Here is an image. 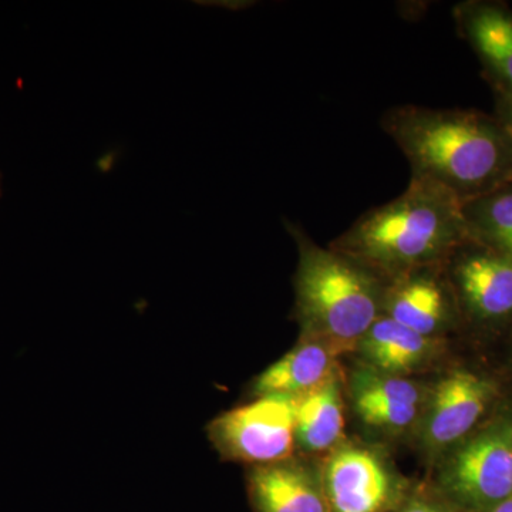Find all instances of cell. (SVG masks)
<instances>
[{
	"mask_svg": "<svg viewBox=\"0 0 512 512\" xmlns=\"http://www.w3.org/2000/svg\"><path fill=\"white\" fill-rule=\"evenodd\" d=\"M412 167V178L450 192L460 204L512 181V147L497 117L477 110L397 106L380 120Z\"/></svg>",
	"mask_w": 512,
	"mask_h": 512,
	"instance_id": "cell-1",
	"label": "cell"
},
{
	"mask_svg": "<svg viewBox=\"0 0 512 512\" xmlns=\"http://www.w3.org/2000/svg\"><path fill=\"white\" fill-rule=\"evenodd\" d=\"M466 239L460 202L439 185L412 178L400 197L357 218L330 248L386 284L414 269L444 264Z\"/></svg>",
	"mask_w": 512,
	"mask_h": 512,
	"instance_id": "cell-2",
	"label": "cell"
},
{
	"mask_svg": "<svg viewBox=\"0 0 512 512\" xmlns=\"http://www.w3.org/2000/svg\"><path fill=\"white\" fill-rule=\"evenodd\" d=\"M298 242L296 311L309 338L336 349L357 348L383 315L384 282L335 249L320 248L291 222Z\"/></svg>",
	"mask_w": 512,
	"mask_h": 512,
	"instance_id": "cell-3",
	"label": "cell"
},
{
	"mask_svg": "<svg viewBox=\"0 0 512 512\" xmlns=\"http://www.w3.org/2000/svg\"><path fill=\"white\" fill-rule=\"evenodd\" d=\"M298 397L259 396L215 420L212 433L228 456L248 463H281L291 456L296 440Z\"/></svg>",
	"mask_w": 512,
	"mask_h": 512,
	"instance_id": "cell-4",
	"label": "cell"
},
{
	"mask_svg": "<svg viewBox=\"0 0 512 512\" xmlns=\"http://www.w3.org/2000/svg\"><path fill=\"white\" fill-rule=\"evenodd\" d=\"M447 490L473 507H495L512 497V426L466 444L444 476Z\"/></svg>",
	"mask_w": 512,
	"mask_h": 512,
	"instance_id": "cell-5",
	"label": "cell"
},
{
	"mask_svg": "<svg viewBox=\"0 0 512 512\" xmlns=\"http://www.w3.org/2000/svg\"><path fill=\"white\" fill-rule=\"evenodd\" d=\"M446 262L450 281L468 312L483 320L512 315V259L468 238Z\"/></svg>",
	"mask_w": 512,
	"mask_h": 512,
	"instance_id": "cell-6",
	"label": "cell"
},
{
	"mask_svg": "<svg viewBox=\"0 0 512 512\" xmlns=\"http://www.w3.org/2000/svg\"><path fill=\"white\" fill-rule=\"evenodd\" d=\"M453 18L480 60L497 101L512 106V9L500 2L468 0L454 6Z\"/></svg>",
	"mask_w": 512,
	"mask_h": 512,
	"instance_id": "cell-7",
	"label": "cell"
},
{
	"mask_svg": "<svg viewBox=\"0 0 512 512\" xmlns=\"http://www.w3.org/2000/svg\"><path fill=\"white\" fill-rule=\"evenodd\" d=\"M323 490L330 512H384L394 485L383 461L362 447H343L329 458Z\"/></svg>",
	"mask_w": 512,
	"mask_h": 512,
	"instance_id": "cell-8",
	"label": "cell"
},
{
	"mask_svg": "<svg viewBox=\"0 0 512 512\" xmlns=\"http://www.w3.org/2000/svg\"><path fill=\"white\" fill-rule=\"evenodd\" d=\"M441 265L414 269L386 282L383 315L419 335H436L451 318L450 289L437 274Z\"/></svg>",
	"mask_w": 512,
	"mask_h": 512,
	"instance_id": "cell-9",
	"label": "cell"
},
{
	"mask_svg": "<svg viewBox=\"0 0 512 512\" xmlns=\"http://www.w3.org/2000/svg\"><path fill=\"white\" fill-rule=\"evenodd\" d=\"M491 386L470 372H454L434 390L424 423V440L430 447L456 443L483 416Z\"/></svg>",
	"mask_w": 512,
	"mask_h": 512,
	"instance_id": "cell-10",
	"label": "cell"
},
{
	"mask_svg": "<svg viewBox=\"0 0 512 512\" xmlns=\"http://www.w3.org/2000/svg\"><path fill=\"white\" fill-rule=\"evenodd\" d=\"M249 491L258 512H330L323 484L305 468L284 461L256 467Z\"/></svg>",
	"mask_w": 512,
	"mask_h": 512,
	"instance_id": "cell-11",
	"label": "cell"
},
{
	"mask_svg": "<svg viewBox=\"0 0 512 512\" xmlns=\"http://www.w3.org/2000/svg\"><path fill=\"white\" fill-rule=\"evenodd\" d=\"M333 350L309 338L265 370L255 382L258 396L299 397L335 373Z\"/></svg>",
	"mask_w": 512,
	"mask_h": 512,
	"instance_id": "cell-12",
	"label": "cell"
},
{
	"mask_svg": "<svg viewBox=\"0 0 512 512\" xmlns=\"http://www.w3.org/2000/svg\"><path fill=\"white\" fill-rule=\"evenodd\" d=\"M357 348L377 372L402 376L429 357L434 342L382 315L370 326Z\"/></svg>",
	"mask_w": 512,
	"mask_h": 512,
	"instance_id": "cell-13",
	"label": "cell"
},
{
	"mask_svg": "<svg viewBox=\"0 0 512 512\" xmlns=\"http://www.w3.org/2000/svg\"><path fill=\"white\" fill-rule=\"evenodd\" d=\"M345 429L340 383L336 373L296 402V440L306 450L332 448Z\"/></svg>",
	"mask_w": 512,
	"mask_h": 512,
	"instance_id": "cell-14",
	"label": "cell"
},
{
	"mask_svg": "<svg viewBox=\"0 0 512 512\" xmlns=\"http://www.w3.org/2000/svg\"><path fill=\"white\" fill-rule=\"evenodd\" d=\"M468 238L512 259V181L461 204Z\"/></svg>",
	"mask_w": 512,
	"mask_h": 512,
	"instance_id": "cell-15",
	"label": "cell"
},
{
	"mask_svg": "<svg viewBox=\"0 0 512 512\" xmlns=\"http://www.w3.org/2000/svg\"><path fill=\"white\" fill-rule=\"evenodd\" d=\"M355 402H389L419 406L420 390L402 376L362 370L353 382Z\"/></svg>",
	"mask_w": 512,
	"mask_h": 512,
	"instance_id": "cell-16",
	"label": "cell"
},
{
	"mask_svg": "<svg viewBox=\"0 0 512 512\" xmlns=\"http://www.w3.org/2000/svg\"><path fill=\"white\" fill-rule=\"evenodd\" d=\"M360 419L370 426L400 430L410 426L417 417L419 406L389 402H355Z\"/></svg>",
	"mask_w": 512,
	"mask_h": 512,
	"instance_id": "cell-17",
	"label": "cell"
},
{
	"mask_svg": "<svg viewBox=\"0 0 512 512\" xmlns=\"http://www.w3.org/2000/svg\"><path fill=\"white\" fill-rule=\"evenodd\" d=\"M497 117L500 123L503 124L504 130L507 131L508 138L512 147V106L511 104L497 101Z\"/></svg>",
	"mask_w": 512,
	"mask_h": 512,
	"instance_id": "cell-18",
	"label": "cell"
},
{
	"mask_svg": "<svg viewBox=\"0 0 512 512\" xmlns=\"http://www.w3.org/2000/svg\"><path fill=\"white\" fill-rule=\"evenodd\" d=\"M397 512H444L441 508L437 507V505L427 503V501H413V503H409L404 505L402 510Z\"/></svg>",
	"mask_w": 512,
	"mask_h": 512,
	"instance_id": "cell-19",
	"label": "cell"
},
{
	"mask_svg": "<svg viewBox=\"0 0 512 512\" xmlns=\"http://www.w3.org/2000/svg\"><path fill=\"white\" fill-rule=\"evenodd\" d=\"M491 512H512V497L501 504L495 505Z\"/></svg>",
	"mask_w": 512,
	"mask_h": 512,
	"instance_id": "cell-20",
	"label": "cell"
}]
</instances>
